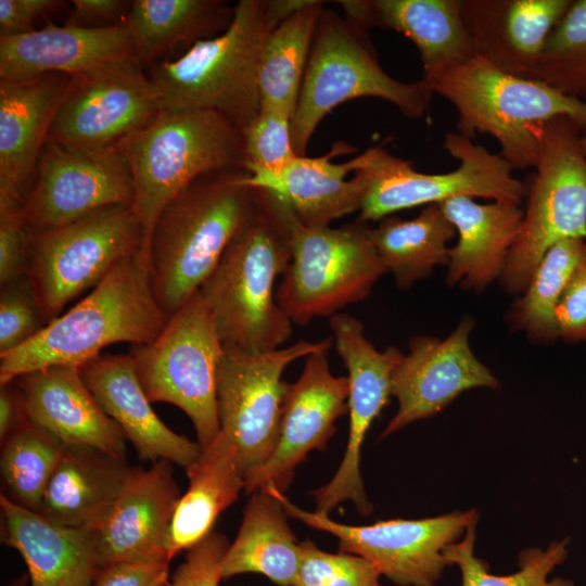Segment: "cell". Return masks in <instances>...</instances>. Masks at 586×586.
Listing matches in <instances>:
<instances>
[{
    "label": "cell",
    "mask_w": 586,
    "mask_h": 586,
    "mask_svg": "<svg viewBox=\"0 0 586 586\" xmlns=\"http://www.w3.org/2000/svg\"><path fill=\"white\" fill-rule=\"evenodd\" d=\"M254 189L249 215L199 292L224 345L263 353L282 347L293 331L275 288L292 257L293 212L270 191Z\"/></svg>",
    "instance_id": "6da1fadb"
},
{
    "label": "cell",
    "mask_w": 586,
    "mask_h": 586,
    "mask_svg": "<svg viewBox=\"0 0 586 586\" xmlns=\"http://www.w3.org/2000/svg\"><path fill=\"white\" fill-rule=\"evenodd\" d=\"M305 0H240L220 35L151 66L162 110L213 111L242 132L260 110L259 63L269 33Z\"/></svg>",
    "instance_id": "7a4b0ae2"
},
{
    "label": "cell",
    "mask_w": 586,
    "mask_h": 586,
    "mask_svg": "<svg viewBox=\"0 0 586 586\" xmlns=\"http://www.w3.org/2000/svg\"><path fill=\"white\" fill-rule=\"evenodd\" d=\"M168 319L154 297L149 260L138 249L69 310L0 355V385L52 366L80 367L112 344L150 343Z\"/></svg>",
    "instance_id": "3957f363"
},
{
    "label": "cell",
    "mask_w": 586,
    "mask_h": 586,
    "mask_svg": "<svg viewBox=\"0 0 586 586\" xmlns=\"http://www.w3.org/2000/svg\"><path fill=\"white\" fill-rule=\"evenodd\" d=\"M249 173L203 175L160 215L149 268L154 297L168 317L200 291L249 215L255 196V189L244 182Z\"/></svg>",
    "instance_id": "277c9868"
},
{
    "label": "cell",
    "mask_w": 586,
    "mask_h": 586,
    "mask_svg": "<svg viewBox=\"0 0 586 586\" xmlns=\"http://www.w3.org/2000/svg\"><path fill=\"white\" fill-rule=\"evenodd\" d=\"M116 146L131 174V209L148 260L153 229L171 200L203 175L247 169L243 132L213 111L161 110Z\"/></svg>",
    "instance_id": "5b68a950"
},
{
    "label": "cell",
    "mask_w": 586,
    "mask_h": 586,
    "mask_svg": "<svg viewBox=\"0 0 586 586\" xmlns=\"http://www.w3.org/2000/svg\"><path fill=\"white\" fill-rule=\"evenodd\" d=\"M431 90L455 107L458 133L471 140L476 133L492 136L513 169L536 166L535 130L551 118L568 117L586 135V101L540 80L504 73L479 56L442 75Z\"/></svg>",
    "instance_id": "8992f818"
},
{
    "label": "cell",
    "mask_w": 586,
    "mask_h": 586,
    "mask_svg": "<svg viewBox=\"0 0 586 586\" xmlns=\"http://www.w3.org/2000/svg\"><path fill=\"white\" fill-rule=\"evenodd\" d=\"M432 94L422 79L403 82L391 77L380 65L366 30L324 9L291 118L293 150L305 156L322 118L346 101L379 98L395 105L405 117L419 119L426 114Z\"/></svg>",
    "instance_id": "52a82bcc"
},
{
    "label": "cell",
    "mask_w": 586,
    "mask_h": 586,
    "mask_svg": "<svg viewBox=\"0 0 586 586\" xmlns=\"http://www.w3.org/2000/svg\"><path fill=\"white\" fill-rule=\"evenodd\" d=\"M538 160L525 184L526 207L498 279L519 296L547 251L568 238L586 239V155L578 126L568 117L536 127Z\"/></svg>",
    "instance_id": "ba28073f"
},
{
    "label": "cell",
    "mask_w": 586,
    "mask_h": 586,
    "mask_svg": "<svg viewBox=\"0 0 586 586\" xmlns=\"http://www.w3.org/2000/svg\"><path fill=\"white\" fill-rule=\"evenodd\" d=\"M222 353L224 343L200 292L169 317L156 339L129 351L150 402L180 408L202 449L219 433L217 371Z\"/></svg>",
    "instance_id": "9c48e42d"
},
{
    "label": "cell",
    "mask_w": 586,
    "mask_h": 586,
    "mask_svg": "<svg viewBox=\"0 0 586 586\" xmlns=\"http://www.w3.org/2000/svg\"><path fill=\"white\" fill-rule=\"evenodd\" d=\"M366 224L307 227L293 214L291 262L276 288V301L292 323L332 317L366 300L386 273Z\"/></svg>",
    "instance_id": "30bf717a"
},
{
    "label": "cell",
    "mask_w": 586,
    "mask_h": 586,
    "mask_svg": "<svg viewBox=\"0 0 586 586\" xmlns=\"http://www.w3.org/2000/svg\"><path fill=\"white\" fill-rule=\"evenodd\" d=\"M443 146L459 161L455 170L445 174L420 173L382 145L361 153L359 168L368 184L357 221H378L403 209L440 204L456 196L521 205L525 183L512 175L513 168L499 153H492L458 132L446 133Z\"/></svg>",
    "instance_id": "8fae6325"
},
{
    "label": "cell",
    "mask_w": 586,
    "mask_h": 586,
    "mask_svg": "<svg viewBox=\"0 0 586 586\" xmlns=\"http://www.w3.org/2000/svg\"><path fill=\"white\" fill-rule=\"evenodd\" d=\"M141 243V226L130 205H112L60 227L30 230L27 279L43 322L92 290Z\"/></svg>",
    "instance_id": "7c38bea8"
},
{
    "label": "cell",
    "mask_w": 586,
    "mask_h": 586,
    "mask_svg": "<svg viewBox=\"0 0 586 586\" xmlns=\"http://www.w3.org/2000/svg\"><path fill=\"white\" fill-rule=\"evenodd\" d=\"M332 339L297 341L269 352L250 353L224 345L217 371L219 433L234 445L244 476L272 454L289 383L283 372L295 360L328 352Z\"/></svg>",
    "instance_id": "4fadbf2b"
},
{
    "label": "cell",
    "mask_w": 586,
    "mask_h": 586,
    "mask_svg": "<svg viewBox=\"0 0 586 586\" xmlns=\"http://www.w3.org/2000/svg\"><path fill=\"white\" fill-rule=\"evenodd\" d=\"M264 489L279 499L288 515L334 535L340 551L369 560L381 575L399 586H435L449 565L445 548L461 539L467 528L477 521V512L472 509L418 520L393 519L370 525H348L333 521L327 513L301 509L271 486Z\"/></svg>",
    "instance_id": "5bb4252c"
},
{
    "label": "cell",
    "mask_w": 586,
    "mask_h": 586,
    "mask_svg": "<svg viewBox=\"0 0 586 586\" xmlns=\"http://www.w3.org/2000/svg\"><path fill=\"white\" fill-rule=\"evenodd\" d=\"M133 194L117 146L86 150L47 139L25 205L27 222L30 230L60 227L107 206H131Z\"/></svg>",
    "instance_id": "9a60e30c"
},
{
    "label": "cell",
    "mask_w": 586,
    "mask_h": 586,
    "mask_svg": "<svg viewBox=\"0 0 586 586\" xmlns=\"http://www.w3.org/2000/svg\"><path fill=\"white\" fill-rule=\"evenodd\" d=\"M337 354L348 371L349 431L345 454L332 480L314 492L319 508L330 512L351 500L360 513L371 509L360 474V451L372 422L392 396V378L404 354L395 346L378 351L365 336L355 316L337 313L330 317Z\"/></svg>",
    "instance_id": "2e32d148"
},
{
    "label": "cell",
    "mask_w": 586,
    "mask_h": 586,
    "mask_svg": "<svg viewBox=\"0 0 586 586\" xmlns=\"http://www.w3.org/2000/svg\"><path fill=\"white\" fill-rule=\"evenodd\" d=\"M161 110L157 89L132 60L75 78L48 139L86 150L116 146Z\"/></svg>",
    "instance_id": "e0dca14e"
},
{
    "label": "cell",
    "mask_w": 586,
    "mask_h": 586,
    "mask_svg": "<svg viewBox=\"0 0 586 586\" xmlns=\"http://www.w3.org/2000/svg\"><path fill=\"white\" fill-rule=\"evenodd\" d=\"M473 327L474 320L466 316L444 340L431 335L410 337L409 352L392 378V396L398 409L382 437L437 415L464 391L499 387L496 377L470 346Z\"/></svg>",
    "instance_id": "ac0fdd59"
},
{
    "label": "cell",
    "mask_w": 586,
    "mask_h": 586,
    "mask_svg": "<svg viewBox=\"0 0 586 586\" xmlns=\"http://www.w3.org/2000/svg\"><path fill=\"white\" fill-rule=\"evenodd\" d=\"M328 352L306 357L300 378L288 385L276 447L259 468L244 476L252 494L268 486L284 494L296 467L311 450H323L336 432L335 421L348 413V379L335 377Z\"/></svg>",
    "instance_id": "d6986e66"
},
{
    "label": "cell",
    "mask_w": 586,
    "mask_h": 586,
    "mask_svg": "<svg viewBox=\"0 0 586 586\" xmlns=\"http://www.w3.org/2000/svg\"><path fill=\"white\" fill-rule=\"evenodd\" d=\"M180 496L170 461L130 467L117 498L92 528L100 566L168 559L165 544Z\"/></svg>",
    "instance_id": "ffe728a7"
},
{
    "label": "cell",
    "mask_w": 586,
    "mask_h": 586,
    "mask_svg": "<svg viewBox=\"0 0 586 586\" xmlns=\"http://www.w3.org/2000/svg\"><path fill=\"white\" fill-rule=\"evenodd\" d=\"M137 60L126 23L80 27L49 23L29 33L0 37V81L59 73L79 78Z\"/></svg>",
    "instance_id": "44dd1931"
},
{
    "label": "cell",
    "mask_w": 586,
    "mask_h": 586,
    "mask_svg": "<svg viewBox=\"0 0 586 586\" xmlns=\"http://www.w3.org/2000/svg\"><path fill=\"white\" fill-rule=\"evenodd\" d=\"M75 78L0 81V199L26 205L41 149Z\"/></svg>",
    "instance_id": "7402d4cb"
},
{
    "label": "cell",
    "mask_w": 586,
    "mask_h": 586,
    "mask_svg": "<svg viewBox=\"0 0 586 586\" xmlns=\"http://www.w3.org/2000/svg\"><path fill=\"white\" fill-rule=\"evenodd\" d=\"M26 419L66 446H86L126 459V438L99 405L77 366H52L14 380Z\"/></svg>",
    "instance_id": "603a6c76"
},
{
    "label": "cell",
    "mask_w": 586,
    "mask_h": 586,
    "mask_svg": "<svg viewBox=\"0 0 586 586\" xmlns=\"http://www.w3.org/2000/svg\"><path fill=\"white\" fill-rule=\"evenodd\" d=\"M79 368L99 405L141 460H167L187 470L200 458L202 448L198 442L174 432L157 417L129 354H101Z\"/></svg>",
    "instance_id": "cb8c5ba5"
},
{
    "label": "cell",
    "mask_w": 586,
    "mask_h": 586,
    "mask_svg": "<svg viewBox=\"0 0 586 586\" xmlns=\"http://www.w3.org/2000/svg\"><path fill=\"white\" fill-rule=\"evenodd\" d=\"M345 17L370 27L403 34L417 47L422 80L431 84L476 56L461 14V0H344Z\"/></svg>",
    "instance_id": "d4e9b609"
},
{
    "label": "cell",
    "mask_w": 586,
    "mask_h": 586,
    "mask_svg": "<svg viewBox=\"0 0 586 586\" xmlns=\"http://www.w3.org/2000/svg\"><path fill=\"white\" fill-rule=\"evenodd\" d=\"M572 0H461L476 56L497 69L535 79L548 36Z\"/></svg>",
    "instance_id": "484cf974"
},
{
    "label": "cell",
    "mask_w": 586,
    "mask_h": 586,
    "mask_svg": "<svg viewBox=\"0 0 586 586\" xmlns=\"http://www.w3.org/2000/svg\"><path fill=\"white\" fill-rule=\"evenodd\" d=\"M2 537L28 569L30 586H93L100 570L92 528L55 524L0 495Z\"/></svg>",
    "instance_id": "4316f807"
},
{
    "label": "cell",
    "mask_w": 586,
    "mask_h": 586,
    "mask_svg": "<svg viewBox=\"0 0 586 586\" xmlns=\"http://www.w3.org/2000/svg\"><path fill=\"white\" fill-rule=\"evenodd\" d=\"M337 146L321 157L295 156L278 171L250 170L244 182L277 195L307 227H326L334 219L359 212L368 179L360 154L335 164Z\"/></svg>",
    "instance_id": "83f0119b"
},
{
    "label": "cell",
    "mask_w": 586,
    "mask_h": 586,
    "mask_svg": "<svg viewBox=\"0 0 586 586\" xmlns=\"http://www.w3.org/2000/svg\"><path fill=\"white\" fill-rule=\"evenodd\" d=\"M440 205L458 234L457 243L448 251L446 283L481 293L499 279L524 211L520 204H480L468 196H456Z\"/></svg>",
    "instance_id": "f1b7e54d"
},
{
    "label": "cell",
    "mask_w": 586,
    "mask_h": 586,
    "mask_svg": "<svg viewBox=\"0 0 586 586\" xmlns=\"http://www.w3.org/2000/svg\"><path fill=\"white\" fill-rule=\"evenodd\" d=\"M129 466L95 448L67 446L37 510L49 521L93 528L117 498Z\"/></svg>",
    "instance_id": "f546056e"
},
{
    "label": "cell",
    "mask_w": 586,
    "mask_h": 586,
    "mask_svg": "<svg viewBox=\"0 0 586 586\" xmlns=\"http://www.w3.org/2000/svg\"><path fill=\"white\" fill-rule=\"evenodd\" d=\"M186 472L189 487L176 505L165 544L170 561L207 536L219 514L244 489L237 449L221 433Z\"/></svg>",
    "instance_id": "4dcf8cb0"
},
{
    "label": "cell",
    "mask_w": 586,
    "mask_h": 586,
    "mask_svg": "<svg viewBox=\"0 0 586 586\" xmlns=\"http://www.w3.org/2000/svg\"><path fill=\"white\" fill-rule=\"evenodd\" d=\"M286 515L271 493L263 489L251 494L238 535L224 558V579L257 573L279 586H293L301 564V543Z\"/></svg>",
    "instance_id": "1f68e13d"
},
{
    "label": "cell",
    "mask_w": 586,
    "mask_h": 586,
    "mask_svg": "<svg viewBox=\"0 0 586 586\" xmlns=\"http://www.w3.org/2000/svg\"><path fill=\"white\" fill-rule=\"evenodd\" d=\"M234 5L221 0H135L125 20L141 66L179 46L214 38L230 25Z\"/></svg>",
    "instance_id": "d6a6232c"
},
{
    "label": "cell",
    "mask_w": 586,
    "mask_h": 586,
    "mask_svg": "<svg viewBox=\"0 0 586 586\" xmlns=\"http://www.w3.org/2000/svg\"><path fill=\"white\" fill-rule=\"evenodd\" d=\"M369 235L382 265L405 290L429 277L436 266L448 265L447 243L456 229L440 204H430L412 219L384 217L369 229Z\"/></svg>",
    "instance_id": "836d02e7"
},
{
    "label": "cell",
    "mask_w": 586,
    "mask_h": 586,
    "mask_svg": "<svg viewBox=\"0 0 586 586\" xmlns=\"http://www.w3.org/2000/svg\"><path fill=\"white\" fill-rule=\"evenodd\" d=\"M322 1L305 0L268 35L262 51L258 87L260 106L293 116Z\"/></svg>",
    "instance_id": "e575fe53"
},
{
    "label": "cell",
    "mask_w": 586,
    "mask_h": 586,
    "mask_svg": "<svg viewBox=\"0 0 586 586\" xmlns=\"http://www.w3.org/2000/svg\"><path fill=\"white\" fill-rule=\"evenodd\" d=\"M586 262V239L568 238L553 244L539 262L527 288L511 304L506 320L535 344L559 337L556 308L576 268Z\"/></svg>",
    "instance_id": "d590c367"
},
{
    "label": "cell",
    "mask_w": 586,
    "mask_h": 586,
    "mask_svg": "<svg viewBox=\"0 0 586 586\" xmlns=\"http://www.w3.org/2000/svg\"><path fill=\"white\" fill-rule=\"evenodd\" d=\"M1 444V476L10 494L5 496L22 507L37 511L67 446L51 432L28 420Z\"/></svg>",
    "instance_id": "8d00e7d4"
},
{
    "label": "cell",
    "mask_w": 586,
    "mask_h": 586,
    "mask_svg": "<svg viewBox=\"0 0 586 586\" xmlns=\"http://www.w3.org/2000/svg\"><path fill=\"white\" fill-rule=\"evenodd\" d=\"M476 522L467 528L461 539L444 550L448 564L459 568L462 586H575L568 578H549L568 557L569 537L552 542L546 549L531 547L522 550L514 573L496 575L489 572L486 561L474 555Z\"/></svg>",
    "instance_id": "74e56055"
},
{
    "label": "cell",
    "mask_w": 586,
    "mask_h": 586,
    "mask_svg": "<svg viewBox=\"0 0 586 586\" xmlns=\"http://www.w3.org/2000/svg\"><path fill=\"white\" fill-rule=\"evenodd\" d=\"M535 79L586 101V0L572 1L548 36Z\"/></svg>",
    "instance_id": "f35d334b"
},
{
    "label": "cell",
    "mask_w": 586,
    "mask_h": 586,
    "mask_svg": "<svg viewBox=\"0 0 586 586\" xmlns=\"http://www.w3.org/2000/svg\"><path fill=\"white\" fill-rule=\"evenodd\" d=\"M369 560L348 552L331 553L313 542L301 543V564L293 586H382Z\"/></svg>",
    "instance_id": "ab89813d"
},
{
    "label": "cell",
    "mask_w": 586,
    "mask_h": 586,
    "mask_svg": "<svg viewBox=\"0 0 586 586\" xmlns=\"http://www.w3.org/2000/svg\"><path fill=\"white\" fill-rule=\"evenodd\" d=\"M243 138L249 171H278L297 156L292 145L291 116L281 111L260 106Z\"/></svg>",
    "instance_id": "60d3db41"
},
{
    "label": "cell",
    "mask_w": 586,
    "mask_h": 586,
    "mask_svg": "<svg viewBox=\"0 0 586 586\" xmlns=\"http://www.w3.org/2000/svg\"><path fill=\"white\" fill-rule=\"evenodd\" d=\"M46 323L26 277L0 289V355L33 339Z\"/></svg>",
    "instance_id": "b9f144b4"
},
{
    "label": "cell",
    "mask_w": 586,
    "mask_h": 586,
    "mask_svg": "<svg viewBox=\"0 0 586 586\" xmlns=\"http://www.w3.org/2000/svg\"><path fill=\"white\" fill-rule=\"evenodd\" d=\"M29 234L25 205L0 199V285L27 276Z\"/></svg>",
    "instance_id": "7bdbcfd3"
},
{
    "label": "cell",
    "mask_w": 586,
    "mask_h": 586,
    "mask_svg": "<svg viewBox=\"0 0 586 586\" xmlns=\"http://www.w3.org/2000/svg\"><path fill=\"white\" fill-rule=\"evenodd\" d=\"M229 545L224 534L212 531L187 550L184 561L167 586H218L224 578L222 562Z\"/></svg>",
    "instance_id": "ee69618b"
},
{
    "label": "cell",
    "mask_w": 586,
    "mask_h": 586,
    "mask_svg": "<svg viewBox=\"0 0 586 586\" xmlns=\"http://www.w3.org/2000/svg\"><path fill=\"white\" fill-rule=\"evenodd\" d=\"M559 337L566 343H586V262L569 280L556 308Z\"/></svg>",
    "instance_id": "f6af8a7d"
},
{
    "label": "cell",
    "mask_w": 586,
    "mask_h": 586,
    "mask_svg": "<svg viewBox=\"0 0 586 586\" xmlns=\"http://www.w3.org/2000/svg\"><path fill=\"white\" fill-rule=\"evenodd\" d=\"M166 558L125 561L100 568L93 586H167Z\"/></svg>",
    "instance_id": "bcb514c9"
},
{
    "label": "cell",
    "mask_w": 586,
    "mask_h": 586,
    "mask_svg": "<svg viewBox=\"0 0 586 586\" xmlns=\"http://www.w3.org/2000/svg\"><path fill=\"white\" fill-rule=\"evenodd\" d=\"M64 5L59 0H0V37L34 30L33 23Z\"/></svg>",
    "instance_id": "7dc6e473"
},
{
    "label": "cell",
    "mask_w": 586,
    "mask_h": 586,
    "mask_svg": "<svg viewBox=\"0 0 586 586\" xmlns=\"http://www.w3.org/2000/svg\"><path fill=\"white\" fill-rule=\"evenodd\" d=\"M66 24L107 27L124 23L129 4L123 0H73Z\"/></svg>",
    "instance_id": "c3c4849f"
},
{
    "label": "cell",
    "mask_w": 586,
    "mask_h": 586,
    "mask_svg": "<svg viewBox=\"0 0 586 586\" xmlns=\"http://www.w3.org/2000/svg\"><path fill=\"white\" fill-rule=\"evenodd\" d=\"M0 386V441L2 443L27 419L15 382Z\"/></svg>",
    "instance_id": "681fc988"
},
{
    "label": "cell",
    "mask_w": 586,
    "mask_h": 586,
    "mask_svg": "<svg viewBox=\"0 0 586 586\" xmlns=\"http://www.w3.org/2000/svg\"><path fill=\"white\" fill-rule=\"evenodd\" d=\"M27 582H29L28 575L25 574L17 579L11 582L8 586H27Z\"/></svg>",
    "instance_id": "f907efd6"
},
{
    "label": "cell",
    "mask_w": 586,
    "mask_h": 586,
    "mask_svg": "<svg viewBox=\"0 0 586 586\" xmlns=\"http://www.w3.org/2000/svg\"><path fill=\"white\" fill-rule=\"evenodd\" d=\"M582 148H583L584 154L586 155V135L582 136Z\"/></svg>",
    "instance_id": "816d5d0a"
}]
</instances>
